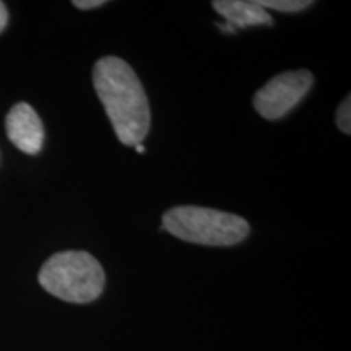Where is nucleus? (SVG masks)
I'll return each mask as SVG.
<instances>
[{
    "label": "nucleus",
    "instance_id": "nucleus-1",
    "mask_svg": "<svg viewBox=\"0 0 351 351\" xmlns=\"http://www.w3.org/2000/svg\"><path fill=\"white\" fill-rule=\"evenodd\" d=\"M93 85L121 143H142L150 130L152 112L134 69L119 57H103L95 64Z\"/></svg>",
    "mask_w": 351,
    "mask_h": 351
},
{
    "label": "nucleus",
    "instance_id": "nucleus-2",
    "mask_svg": "<svg viewBox=\"0 0 351 351\" xmlns=\"http://www.w3.org/2000/svg\"><path fill=\"white\" fill-rule=\"evenodd\" d=\"M38 278L52 296L75 304L98 300L106 282L101 263L83 251L54 254L41 267Z\"/></svg>",
    "mask_w": 351,
    "mask_h": 351
},
{
    "label": "nucleus",
    "instance_id": "nucleus-3",
    "mask_svg": "<svg viewBox=\"0 0 351 351\" xmlns=\"http://www.w3.org/2000/svg\"><path fill=\"white\" fill-rule=\"evenodd\" d=\"M163 228L186 243L202 245H234L251 231L239 215L194 205L168 210L163 215Z\"/></svg>",
    "mask_w": 351,
    "mask_h": 351
},
{
    "label": "nucleus",
    "instance_id": "nucleus-4",
    "mask_svg": "<svg viewBox=\"0 0 351 351\" xmlns=\"http://www.w3.org/2000/svg\"><path fill=\"white\" fill-rule=\"evenodd\" d=\"M314 78L307 70L285 72L267 82L254 96V108L263 119L278 121L307 95Z\"/></svg>",
    "mask_w": 351,
    "mask_h": 351
},
{
    "label": "nucleus",
    "instance_id": "nucleus-5",
    "mask_svg": "<svg viewBox=\"0 0 351 351\" xmlns=\"http://www.w3.org/2000/svg\"><path fill=\"white\" fill-rule=\"evenodd\" d=\"M5 130L10 142L28 155H36L44 143V127L36 111L26 103L10 109L5 119Z\"/></svg>",
    "mask_w": 351,
    "mask_h": 351
},
{
    "label": "nucleus",
    "instance_id": "nucleus-6",
    "mask_svg": "<svg viewBox=\"0 0 351 351\" xmlns=\"http://www.w3.org/2000/svg\"><path fill=\"white\" fill-rule=\"evenodd\" d=\"M213 8L234 29L271 25V16L254 0H217L213 2Z\"/></svg>",
    "mask_w": 351,
    "mask_h": 351
},
{
    "label": "nucleus",
    "instance_id": "nucleus-7",
    "mask_svg": "<svg viewBox=\"0 0 351 351\" xmlns=\"http://www.w3.org/2000/svg\"><path fill=\"white\" fill-rule=\"evenodd\" d=\"M258 5L262 8H274V10L285 13H295L306 10L307 7L313 5V2H306V0H261Z\"/></svg>",
    "mask_w": 351,
    "mask_h": 351
},
{
    "label": "nucleus",
    "instance_id": "nucleus-8",
    "mask_svg": "<svg viewBox=\"0 0 351 351\" xmlns=\"http://www.w3.org/2000/svg\"><path fill=\"white\" fill-rule=\"evenodd\" d=\"M337 124L339 129L345 134H351V99L350 96H346L343 103L340 104L339 112H337Z\"/></svg>",
    "mask_w": 351,
    "mask_h": 351
},
{
    "label": "nucleus",
    "instance_id": "nucleus-9",
    "mask_svg": "<svg viewBox=\"0 0 351 351\" xmlns=\"http://www.w3.org/2000/svg\"><path fill=\"white\" fill-rule=\"evenodd\" d=\"M104 0H75L73 2V5L82 8V10H88V8H96V7H101L104 5Z\"/></svg>",
    "mask_w": 351,
    "mask_h": 351
},
{
    "label": "nucleus",
    "instance_id": "nucleus-10",
    "mask_svg": "<svg viewBox=\"0 0 351 351\" xmlns=\"http://www.w3.org/2000/svg\"><path fill=\"white\" fill-rule=\"evenodd\" d=\"M8 23V12H7V7L5 3L0 2V33L5 29V26Z\"/></svg>",
    "mask_w": 351,
    "mask_h": 351
},
{
    "label": "nucleus",
    "instance_id": "nucleus-11",
    "mask_svg": "<svg viewBox=\"0 0 351 351\" xmlns=\"http://www.w3.org/2000/svg\"><path fill=\"white\" fill-rule=\"evenodd\" d=\"M135 150H137L138 153H143V152H145V147H143V145H142V143H138V145H137V147H135Z\"/></svg>",
    "mask_w": 351,
    "mask_h": 351
}]
</instances>
